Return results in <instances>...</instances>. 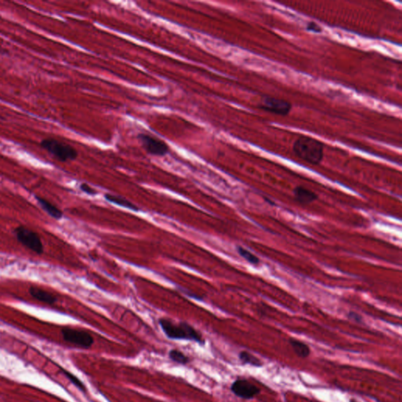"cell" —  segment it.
<instances>
[{
	"label": "cell",
	"instance_id": "obj_17",
	"mask_svg": "<svg viewBox=\"0 0 402 402\" xmlns=\"http://www.w3.org/2000/svg\"><path fill=\"white\" fill-rule=\"evenodd\" d=\"M62 372L64 373V375L67 377V379L72 383V384L75 385V387L79 388V390L81 391H83V392H85L86 391V387L83 383H82L81 381L79 380L78 379L77 377L75 376V375H72V373H70L69 371H66V370L62 369Z\"/></svg>",
	"mask_w": 402,
	"mask_h": 402
},
{
	"label": "cell",
	"instance_id": "obj_1",
	"mask_svg": "<svg viewBox=\"0 0 402 402\" xmlns=\"http://www.w3.org/2000/svg\"><path fill=\"white\" fill-rule=\"evenodd\" d=\"M159 324L166 336L170 339L194 341L200 344L204 343L202 335L186 322L176 323L168 318H161Z\"/></svg>",
	"mask_w": 402,
	"mask_h": 402
},
{
	"label": "cell",
	"instance_id": "obj_8",
	"mask_svg": "<svg viewBox=\"0 0 402 402\" xmlns=\"http://www.w3.org/2000/svg\"><path fill=\"white\" fill-rule=\"evenodd\" d=\"M259 108L280 116H287L292 110V104L287 100L266 96L259 104Z\"/></svg>",
	"mask_w": 402,
	"mask_h": 402
},
{
	"label": "cell",
	"instance_id": "obj_5",
	"mask_svg": "<svg viewBox=\"0 0 402 402\" xmlns=\"http://www.w3.org/2000/svg\"><path fill=\"white\" fill-rule=\"evenodd\" d=\"M62 337L66 342L83 349L91 348L95 340L92 335L85 331L72 328H64L62 330Z\"/></svg>",
	"mask_w": 402,
	"mask_h": 402
},
{
	"label": "cell",
	"instance_id": "obj_15",
	"mask_svg": "<svg viewBox=\"0 0 402 402\" xmlns=\"http://www.w3.org/2000/svg\"><path fill=\"white\" fill-rule=\"evenodd\" d=\"M169 358L171 361L175 363L181 364V365H186L190 362V359L188 356L183 354L182 351L178 350H170L168 354Z\"/></svg>",
	"mask_w": 402,
	"mask_h": 402
},
{
	"label": "cell",
	"instance_id": "obj_9",
	"mask_svg": "<svg viewBox=\"0 0 402 402\" xmlns=\"http://www.w3.org/2000/svg\"><path fill=\"white\" fill-rule=\"evenodd\" d=\"M295 200L302 204H309L318 198L315 192L306 189L303 186H297L293 190Z\"/></svg>",
	"mask_w": 402,
	"mask_h": 402
},
{
	"label": "cell",
	"instance_id": "obj_13",
	"mask_svg": "<svg viewBox=\"0 0 402 402\" xmlns=\"http://www.w3.org/2000/svg\"><path fill=\"white\" fill-rule=\"evenodd\" d=\"M104 199L106 200L110 203H114V204L119 205L121 207H125V208L130 209L134 211H139V207H137L136 204L132 203L131 201L126 199V198L120 197L117 195H112L110 194H106L104 195Z\"/></svg>",
	"mask_w": 402,
	"mask_h": 402
},
{
	"label": "cell",
	"instance_id": "obj_3",
	"mask_svg": "<svg viewBox=\"0 0 402 402\" xmlns=\"http://www.w3.org/2000/svg\"><path fill=\"white\" fill-rule=\"evenodd\" d=\"M40 146L54 158L62 162L74 161L78 157L77 151L72 145L54 138L43 139L40 142Z\"/></svg>",
	"mask_w": 402,
	"mask_h": 402
},
{
	"label": "cell",
	"instance_id": "obj_11",
	"mask_svg": "<svg viewBox=\"0 0 402 402\" xmlns=\"http://www.w3.org/2000/svg\"><path fill=\"white\" fill-rule=\"evenodd\" d=\"M35 200L39 203V206L42 207L43 211L47 213V215L52 217L53 219H57V220H60L63 217V212H62L61 209L58 208L55 205L50 203V201L45 199V198H40L39 196H35Z\"/></svg>",
	"mask_w": 402,
	"mask_h": 402
},
{
	"label": "cell",
	"instance_id": "obj_16",
	"mask_svg": "<svg viewBox=\"0 0 402 402\" xmlns=\"http://www.w3.org/2000/svg\"><path fill=\"white\" fill-rule=\"evenodd\" d=\"M236 250H237L238 254H239L243 259L247 260V262L251 263L252 265H258L259 262H260V260H259L257 256H255L254 254L251 253V252H250L249 251L245 249V248H242V247L239 246V247H237V248H236Z\"/></svg>",
	"mask_w": 402,
	"mask_h": 402
},
{
	"label": "cell",
	"instance_id": "obj_21",
	"mask_svg": "<svg viewBox=\"0 0 402 402\" xmlns=\"http://www.w3.org/2000/svg\"><path fill=\"white\" fill-rule=\"evenodd\" d=\"M349 402H358V401L355 400V399H350V401H349Z\"/></svg>",
	"mask_w": 402,
	"mask_h": 402
},
{
	"label": "cell",
	"instance_id": "obj_10",
	"mask_svg": "<svg viewBox=\"0 0 402 402\" xmlns=\"http://www.w3.org/2000/svg\"><path fill=\"white\" fill-rule=\"evenodd\" d=\"M29 292V294L31 295L32 297H33L35 300L44 302V303L49 304V305L55 303L57 300H58L56 296H54V294L44 290L43 288H39V287H30Z\"/></svg>",
	"mask_w": 402,
	"mask_h": 402
},
{
	"label": "cell",
	"instance_id": "obj_12",
	"mask_svg": "<svg viewBox=\"0 0 402 402\" xmlns=\"http://www.w3.org/2000/svg\"><path fill=\"white\" fill-rule=\"evenodd\" d=\"M289 344L292 346V350L295 354L300 358H306L310 355L311 350L307 344L305 342L296 339V338H291L289 339Z\"/></svg>",
	"mask_w": 402,
	"mask_h": 402
},
{
	"label": "cell",
	"instance_id": "obj_4",
	"mask_svg": "<svg viewBox=\"0 0 402 402\" xmlns=\"http://www.w3.org/2000/svg\"><path fill=\"white\" fill-rule=\"evenodd\" d=\"M14 234L16 239L20 244L33 252L41 255L43 253V244L39 234L33 231L26 226H19L14 230Z\"/></svg>",
	"mask_w": 402,
	"mask_h": 402
},
{
	"label": "cell",
	"instance_id": "obj_7",
	"mask_svg": "<svg viewBox=\"0 0 402 402\" xmlns=\"http://www.w3.org/2000/svg\"><path fill=\"white\" fill-rule=\"evenodd\" d=\"M230 390L234 395L245 400L253 399L256 395L261 393L259 387L246 379H236L231 385Z\"/></svg>",
	"mask_w": 402,
	"mask_h": 402
},
{
	"label": "cell",
	"instance_id": "obj_6",
	"mask_svg": "<svg viewBox=\"0 0 402 402\" xmlns=\"http://www.w3.org/2000/svg\"><path fill=\"white\" fill-rule=\"evenodd\" d=\"M138 139L141 141L144 149L149 154L154 156H165L168 153L169 147L165 141L159 139L158 137L150 135L149 134H140Z\"/></svg>",
	"mask_w": 402,
	"mask_h": 402
},
{
	"label": "cell",
	"instance_id": "obj_14",
	"mask_svg": "<svg viewBox=\"0 0 402 402\" xmlns=\"http://www.w3.org/2000/svg\"><path fill=\"white\" fill-rule=\"evenodd\" d=\"M238 357L243 365H250L256 368H261L263 366V362L261 360L248 351L240 352Z\"/></svg>",
	"mask_w": 402,
	"mask_h": 402
},
{
	"label": "cell",
	"instance_id": "obj_20",
	"mask_svg": "<svg viewBox=\"0 0 402 402\" xmlns=\"http://www.w3.org/2000/svg\"><path fill=\"white\" fill-rule=\"evenodd\" d=\"M348 318L351 320V321L358 322V323H362V316H360L358 313H354V312H350V313H348Z\"/></svg>",
	"mask_w": 402,
	"mask_h": 402
},
{
	"label": "cell",
	"instance_id": "obj_2",
	"mask_svg": "<svg viewBox=\"0 0 402 402\" xmlns=\"http://www.w3.org/2000/svg\"><path fill=\"white\" fill-rule=\"evenodd\" d=\"M292 150L299 158L310 165H319L324 158V144L308 136L299 137Z\"/></svg>",
	"mask_w": 402,
	"mask_h": 402
},
{
	"label": "cell",
	"instance_id": "obj_18",
	"mask_svg": "<svg viewBox=\"0 0 402 402\" xmlns=\"http://www.w3.org/2000/svg\"><path fill=\"white\" fill-rule=\"evenodd\" d=\"M80 190L83 192V193H85V194H88V195H96L98 194V192L94 189V188L91 187V186L87 183H82L80 185Z\"/></svg>",
	"mask_w": 402,
	"mask_h": 402
},
{
	"label": "cell",
	"instance_id": "obj_19",
	"mask_svg": "<svg viewBox=\"0 0 402 402\" xmlns=\"http://www.w3.org/2000/svg\"><path fill=\"white\" fill-rule=\"evenodd\" d=\"M306 29L309 30V31L317 33H321V31H322L321 27H320L319 25L314 23V22H310V23L308 24L307 26H306Z\"/></svg>",
	"mask_w": 402,
	"mask_h": 402
}]
</instances>
